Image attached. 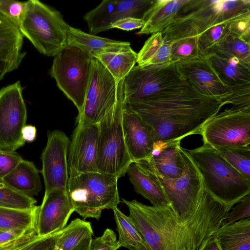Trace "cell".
Instances as JSON below:
<instances>
[{
	"label": "cell",
	"instance_id": "obj_11",
	"mask_svg": "<svg viewBox=\"0 0 250 250\" xmlns=\"http://www.w3.org/2000/svg\"><path fill=\"white\" fill-rule=\"evenodd\" d=\"M119 82L115 80L97 58H92L85 100L83 109L76 118V122L98 124L116 102Z\"/></svg>",
	"mask_w": 250,
	"mask_h": 250
},
{
	"label": "cell",
	"instance_id": "obj_50",
	"mask_svg": "<svg viewBox=\"0 0 250 250\" xmlns=\"http://www.w3.org/2000/svg\"><path fill=\"white\" fill-rule=\"evenodd\" d=\"M13 71L11 67L5 62L0 61V80H1L4 75Z\"/></svg>",
	"mask_w": 250,
	"mask_h": 250
},
{
	"label": "cell",
	"instance_id": "obj_31",
	"mask_svg": "<svg viewBox=\"0 0 250 250\" xmlns=\"http://www.w3.org/2000/svg\"><path fill=\"white\" fill-rule=\"evenodd\" d=\"M39 206L30 209L0 207V230L36 229Z\"/></svg>",
	"mask_w": 250,
	"mask_h": 250
},
{
	"label": "cell",
	"instance_id": "obj_15",
	"mask_svg": "<svg viewBox=\"0 0 250 250\" xmlns=\"http://www.w3.org/2000/svg\"><path fill=\"white\" fill-rule=\"evenodd\" d=\"M76 123L68 148L69 176L98 171V124Z\"/></svg>",
	"mask_w": 250,
	"mask_h": 250
},
{
	"label": "cell",
	"instance_id": "obj_52",
	"mask_svg": "<svg viewBox=\"0 0 250 250\" xmlns=\"http://www.w3.org/2000/svg\"></svg>",
	"mask_w": 250,
	"mask_h": 250
},
{
	"label": "cell",
	"instance_id": "obj_44",
	"mask_svg": "<svg viewBox=\"0 0 250 250\" xmlns=\"http://www.w3.org/2000/svg\"><path fill=\"white\" fill-rule=\"evenodd\" d=\"M145 21L143 19L133 18H126L113 23L112 28H118L125 31H132L134 29H141L143 27Z\"/></svg>",
	"mask_w": 250,
	"mask_h": 250
},
{
	"label": "cell",
	"instance_id": "obj_48",
	"mask_svg": "<svg viewBox=\"0 0 250 250\" xmlns=\"http://www.w3.org/2000/svg\"><path fill=\"white\" fill-rule=\"evenodd\" d=\"M199 250H221L216 240L213 237L207 241Z\"/></svg>",
	"mask_w": 250,
	"mask_h": 250
},
{
	"label": "cell",
	"instance_id": "obj_3",
	"mask_svg": "<svg viewBox=\"0 0 250 250\" xmlns=\"http://www.w3.org/2000/svg\"><path fill=\"white\" fill-rule=\"evenodd\" d=\"M188 151L200 172L204 189L229 210L250 193V180L213 147L204 144Z\"/></svg>",
	"mask_w": 250,
	"mask_h": 250
},
{
	"label": "cell",
	"instance_id": "obj_51",
	"mask_svg": "<svg viewBox=\"0 0 250 250\" xmlns=\"http://www.w3.org/2000/svg\"><path fill=\"white\" fill-rule=\"evenodd\" d=\"M133 250H150V249L144 241V242L138 248Z\"/></svg>",
	"mask_w": 250,
	"mask_h": 250
},
{
	"label": "cell",
	"instance_id": "obj_41",
	"mask_svg": "<svg viewBox=\"0 0 250 250\" xmlns=\"http://www.w3.org/2000/svg\"><path fill=\"white\" fill-rule=\"evenodd\" d=\"M235 205L223 221L222 226L250 218V193L244 197Z\"/></svg>",
	"mask_w": 250,
	"mask_h": 250
},
{
	"label": "cell",
	"instance_id": "obj_39",
	"mask_svg": "<svg viewBox=\"0 0 250 250\" xmlns=\"http://www.w3.org/2000/svg\"><path fill=\"white\" fill-rule=\"evenodd\" d=\"M26 1L0 0V14L19 29L24 17Z\"/></svg>",
	"mask_w": 250,
	"mask_h": 250
},
{
	"label": "cell",
	"instance_id": "obj_32",
	"mask_svg": "<svg viewBox=\"0 0 250 250\" xmlns=\"http://www.w3.org/2000/svg\"><path fill=\"white\" fill-rule=\"evenodd\" d=\"M93 234L91 224L79 218L64 227L58 238L55 250H71L84 238Z\"/></svg>",
	"mask_w": 250,
	"mask_h": 250
},
{
	"label": "cell",
	"instance_id": "obj_42",
	"mask_svg": "<svg viewBox=\"0 0 250 250\" xmlns=\"http://www.w3.org/2000/svg\"><path fill=\"white\" fill-rule=\"evenodd\" d=\"M120 248L115 232L106 229L101 236L92 238L89 250H118Z\"/></svg>",
	"mask_w": 250,
	"mask_h": 250
},
{
	"label": "cell",
	"instance_id": "obj_24",
	"mask_svg": "<svg viewBox=\"0 0 250 250\" xmlns=\"http://www.w3.org/2000/svg\"><path fill=\"white\" fill-rule=\"evenodd\" d=\"M206 56L222 82L229 89L250 83V68L226 54L212 52Z\"/></svg>",
	"mask_w": 250,
	"mask_h": 250
},
{
	"label": "cell",
	"instance_id": "obj_22",
	"mask_svg": "<svg viewBox=\"0 0 250 250\" xmlns=\"http://www.w3.org/2000/svg\"><path fill=\"white\" fill-rule=\"evenodd\" d=\"M181 147V141L156 147L146 161L159 175L170 180L178 179L182 175L185 168Z\"/></svg>",
	"mask_w": 250,
	"mask_h": 250
},
{
	"label": "cell",
	"instance_id": "obj_40",
	"mask_svg": "<svg viewBox=\"0 0 250 250\" xmlns=\"http://www.w3.org/2000/svg\"><path fill=\"white\" fill-rule=\"evenodd\" d=\"M62 230L45 236H39L8 250H55L57 241Z\"/></svg>",
	"mask_w": 250,
	"mask_h": 250
},
{
	"label": "cell",
	"instance_id": "obj_1",
	"mask_svg": "<svg viewBox=\"0 0 250 250\" xmlns=\"http://www.w3.org/2000/svg\"><path fill=\"white\" fill-rule=\"evenodd\" d=\"M150 250H199L222 226L229 210L205 189L193 212L178 216L169 205L147 206L122 199Z\"/></svg>",
	"mask_w": 250,
	"mask_h": 250
},
{
	"label": "cell",
	"instance_id": "obj_23",
	"mask_svg": "<svg viewBox=\"0 0 250 250\" xmlns=\"http://www.w3.org/2000/svg\"><path fill=\"white\" fill-rule=\"evenodd\" d=\"M188 0H154L145 14V23L138 35L163 32L178 17L182 7Z\"/></svg>",
	"mask_w": 250,
	"mask_h": 250
},
{
	"label": "cell",
	"instance_id": "obj_49",
	"mask_svg": "<svg viewBox=\"0 0 250 250\" xmlns=\"http://www.w3.org/2000/svg\"><path fill=\"white\" fill-rule=\"evenodd\" d=\"M92 238V236H88L84 238L71 250H89Z\"/></svg>",
	"mask_w": 250,
	"mask_h": 250
},
{
	"label": "cell",
	"instance_id": "obj_5",
	"mask_svg": "<svg viewBox=\"0 0 250 250\" xmlns=\"http://www.w3.org/2000/svg\"><path fill=\"white\" fill-rule=\"evenodd\" d=\"M70 26L58 11L39 0H30L19 29L40 53L54 57L67 45Z\"/></svg>",
	"mask_w": 250,
	"mask_h": 250
},
{
	"label": "cell",
	"instance_id": "obj_38",
	"mask_svg": "<svg viewBox=\"0 0 250 250\" xmlns=\"http://www.w3.org/2000/svg\"><path fill=\"white\" fill-rule=\"evenodd\" d=\"M227 24L229 34L250 43V10L233 16Z\"/></svg>",
	"mask_w": 250,
	"mask_h": 250
},
{
	"label": "cell",
	"instance_id": "obj_8",
	"mask_svg": "<svg viewBox=\"0 0 250 250\" xmlns=\"http://www.w3.org/2000/svg\"><path fill=\"white\" fill-rule=\"evenodd\" d=\"M176 63L135 65L123 81L125 101L149 98L185 82Z\"/></svg>",
	"mask_w": 250,
	"mask_h": 250
},
{
	"label": "cell",
	"instance_id": "obj_30",
	"mask_svg": "<svg viewBox=\"0 0 250 250\" xmlns=\"http://www.w3.org/2000/svg\"><path fill=\"white\" fill-rule=\"evenodd\" d=\"M170 46V42L164 38L162 32L152 34L137 53L138 65L147 66L171 63Z\"/></svg>",
	"mask_w": 250,
	"mask_h": 250
},
{
	"label": "cell",
	"instance_id": "obj_10",
	"mask_svg": "<svg viewBox=\"0 0 250 250\" xmlns=\"http://www.w3.org/2000/svg\"><path fill=\"white\" fill-rule=\"evenodd\" d=\"M181 151L185 168L180 178L170 180L155 173L164 189L169 206L178 216L187 218L194 211L204 188L200 172L188 149L181 147Z\"/></svg>",
	"mask_w": 250,
	"mask_h": 250
},
{
	"label": "cell",
	"instance_id": "obj_36",
	"mask_svg": "<svg viewBox=\"0 0 250 250\" xmlns=\"http://www.w3.org/2000/svg\"><path fill=\"white\" fill-rule=\"evenodd\" d=\"M36 200L22 194L0 181V207L16 209H30L36 205Z\"/></svg>",
	"mask_w": 250,
	"mask_h": 250
},
{
	"label": "cell",
	"instance_id": "obj_12",
	"mask_svg": "<svg viewBox=\"0 0 250 250\" xmlns=\"http://www.w3.org/2000/svg\"><path fill=\"white\" fill-rule=\"evenodd\" d=\"M20 81L0 90V149L15 151L25 142L21 131L26 125L27 109Z\"/></svg>",
	"mask_w": 250,
	"mask_h": 250
},
{
	"label": "cell",
	"instance_id": "obj_21",
	"mask_svg": "<svg viewBox=\"0 0 250 250\" xmlns=\"http://www.w3.org/2000/svg\"><path fill=\"white\" fill-rule=\"evenodd\" d=\"M126 173L135 191L148 200L152 206L169 205L157 175L146 160L131 163Z\"/></svg>",
	"mask_w": 250,
	"mask_h": 250
},
{
	"label": "cell",
	"instance_id": "obj_19",
	"mask_svg": "<svg viewBox=\"0 0 250 250\" xmlns=\"http://www.w3.org/2000/svg\"><path fill=\"white\" fill-rule=\"evenodd\" d=\"M74 211L67 191L55 190L43 197L37 219V235L45 236L62 229Z\"/></svg>",
	"mask_w": 250,
	"mask_h": 250
},
{
	"label": "cell",
	"instance_id": "obj_6",
	"mask_svg": "<svg viewBox=\"0 0 250 250\" xmlns=\"http://www.w3.org/2000/svg\"><path fill=\"white\" fill-rule=\"evenodd\" d=\"M118 180L98 171L69 176L67 193L74 211L84 220H99L103 210L117 207Z\"/></svg>",
	"mask_w": 250,
	"mask_h": 250
},
{
	"label": "cell",
	"instance_id": "obj_17",
	"mask_svg": "<svg viewBox=\"0 0 250 250\" xmlns=\"http://www.w3.org/2000/svg\"><path fill=\"white\" fill-rule=\"evenodd\" d=\"M176 64L184 78L198 92L223 103L229 97L230 90L221 80L207 56Z\"/></svg>",
	"mask_w": 250,
	"mask_h": 250
},
{
	"label": "cell",
	"instance_id": "obj_20",
	"mask_svg": "<svg viewBox=\"0 0 250 250\" xmlns=\"http://www.w3.org/2000/svg\"><path fill=\"white\" fill-rule=\"evenodd\" d=\"M170 42V62L178 63L200 57L199 35L188 21L177 18L162 32Z\"/></svg>",
	"mask_w": 250,
	"mask_h": 250
},
{
	"label": "cell",
	"instance_id": "obj_18",
	"mask_svg": "<svg viewBox=\"0 0 250 250\" xmlns=\"http://www.w3.org/2000/svg\"><path fill=\"white\" fill-rule=\"evenodd\" d=\"M122 123L125 141L132 162L148 160L155 146L151 131L125 99Z\"/></svg>",
	"mask_w": 250,
	"mask_h": 250
},
{
	"label": "cell",
	"instance_id": "obj_37",
	"mask_svg": "<svg viewBox=\"0 0 250 250\" xmlns=\"http://www.w3.org/2000/svg\"><path fill=\"white\" fill-rule=\"evenodd\" d=\"M227 21L214 25L199 35L198 46L200 56H206L228 35L229 31L227 24Z\"/></svg>",
	"mask_w": 250,
	"mask_h": 250
},
{
	"label": "cell",
	"instance_id": "obj_35",
	"mask_svg": "<svg viewBox=\"0 0 250 250\" xmlns=\"http://www.w3.org/2000/svg\"><path fill=\"white\" fill-rule=\"evenodd\" d=\"M211 52H220L233 57L250 68V43L229 33L209 53Z\"/></svg>",
	"mask_w": 250,
	"mask_h": 250
},
{
	"label": "cell",
	"instance_id": "obj_2",
	"mask_svg": "<svg viewBox=\"0 0 250 250\" xmlns=\"http://www.w3.org/2000/svg\"><path fill=\"white\" fill-rule=\"evenodd\" d=\"M125 101L150 128L155 148L199 134L225 105L222 100L198 92L187 81L149 98Z\"/></svg>",
	"mask_w": 250,
	"mask_h": 250
},
{
	"label": "cell",
	"instance_id": "obj_7",
	"mask_svg": "<svg viewBox=\"0 0 250 250\" xmlns=\"http://www.w3.org/2000/svg\"><path fill=\"white\" fill-rule=\"evenodd\" d=\"M92 58L79 48L67 45L54 57L50 71L57 86L77 107L83 106L88 87Z\"/></svg>",
	"mask_w": 250,
	"mask_h": 250
},
{
	"label": "cell",
	"instance_id": "obj_13",
	"mask_svg": "<svg viewBox=\"0 0 250 250\" xmlns=\"http://www.w3.org/2000/svg\"><path fill=\"white\" fill-rule=\"evenodd\" d=\"M249 10L250 0H188L177 18L189 22L199 35L214 25Z\"/></svg>",
	"mask_w": 250,
	"mask_h": 250
},
{
	"label": "cell",
	"instance_id": "obj_28",
	"mask_svg": "<svg viewBox=\"0 0 250 250\" xmlns=\"http://www.w3.org/2000/svg\"><path fill=\"white\" fill-rule=\"evenodd\" d=\"M213 237L221 250H250V218L220 227Z\"/></svg>",
	"mask_w": 250,
	"mask_h": 250
},
{
	"label": "cell",
	"instance_id": "obj_34",
	"mask_svg": "<svg viewBox=\"0 0 250 250\" xmlns=\"http://www.w3.org/2000/svg\"><path fill=\"white\" fill-rule=\"evenodd\" d=\"M214 148L231 166L250 180V146H223Z\"/></svg>",
	"mask_w": 250,
	"mask_h": 250
},
{
	"label": "cell",
	"instance_id": "obj_45",
	"mask_svg": "<svg viewBox=\"0 0 250 250\" xmlns=\"http://www.w3.org/2000/svg\"><path fill=\"white\" fill-rule=\"evenodd\" d=\"M39 237L37 234L36 230L31 231L13 241L0 244V250H8L30 242Z\"/></svg>",
	"mask_w": 250,
	"mask_h": 250
},
{
	"label": "cell",
	"instance_id": "obj_33",
	"mask_svg": "<svg viewBox=\"0 0 250 250\" xmlns=\"http://www.w3.org/2000/svg\"><path fill=\"white\" fill-rule=\"evenodd\" d=\"M112 210L119 234L118 241L120 247L129 250L138 248L144 240L131 218L124 214L118 207Z\"/></svg>",
	"mask_w": 250,
	"mask_h": 250
},
{
	"label": "cell",
	"instance_id": "obj_29",
	"mask_svg": "<svg viewBox=\"0 0 250 250\" xmlns=\"http://www.w3.org/2000/svg\"><path fill=\"white\" fill-rule=\"evenodd\" d=\"M96 58L119 82L124 80L135 65L137 53L128 45L104 52Z\"/></svg>",
	"mask_w": 250,
	"mask_h": 250
},
{
	"label": "cell",
	"instance_id": "obj_27",
	"mask_svg": "<svg viewBox=\"0 0 250 250\" xmlns=\"http://www.w3.org/2000/svg\"><path fill=\"white\" fill-rule=\"evenodd\" d=\"M67 45L79 48L91 58H97L104 52L130 45V43L98 37L70 26Z\"/></svg>",
	"mask_w": 250,
	"mask_h": 250
},
{
	"label": "cell",
	"instance_id": "obj_46",
	"mask_svg": "<svg viewBox=\"0 0 250 250\" xmlns=\"http://www.w3.org/2000/svg\"><path fill=\"white\" fill-rule=\"evenodd\" d=\"M33 230L28 231L19 230H0V244L13 241Z\"/></svg>",
	"mask_w": 250,
	"mask_h": 250
},
{
	"label": "cell",
	"instance_id": "obj_25",
	"mask_svg": "<svg viewBox=\"0 0 250 250\" xmlns=\"http://www.w3.org/2000/svg\"><path fill=\"white\" fill-rule=\"evenodd\" d=\"M22 44L23 36L18 27L0 14V61L12 70L18 67L25 55Z\"/></svg>",
	"mask_w": 250,
	"mask_h": 250
},
{
	"label": "cell",
	"instance_id": "obj_26",
	"mask_svg": "<svg viewBox=\"0 0 250 250\" xmlns=\"http://www.w3.org/2000/svg\"><path fill=\"white\" fill-rule=\"evenodd\" d=\"M40 172L32 162L23 159L1 181L18 192L33 197L42 189Z\"/></svg>",
	"mask_w": 250,
	"mask_h": 250
},
{
	"label": "cell",
	"instance_id": "obj_16",
	"mask_svg": "<svg viewBox=\"0 0 250 250\" xmlns=\"http://www.w3.org/2000/svg\"><path fill=\"white\" fill-rule=\"evenodd\" d=\"M154 0H104L86 13L83 19L89 34L95 35L111 29L117 21L133 18L143 19Z\"/></svg>",
	"mask_w": 250,
	"mask_h": 250
},
{
	"label": "cell",
	"instance_id": "obj_9",
	"mask_svg": "<svg viewBox=\"0 0 250 250\" xmlns=\"http://www.w3.org/2000/svg\"><path fill=\"white\" fill-rule=\"evenodd\" d=\"M199 134L215 148L250 146V107L231 106L211 117Z\"/></svg>",
	"mask_w": 250,
	"mask_h": 250
},
{
	"label": "cell",
	"instance_id": "obj_47",
	"mask_svg": "<svg viewBox=\"0 0 250 250\" xmlns=\"http://www.w3.org/2000/svg\"><path fill=\"white\" fill-rule=\"evenodd\" d=\"M21 134L25 142H32L36 138V128L32 125H25L22 129Z\"/></svg>",
	"mask_w": 250,
	"mask_h": 250
},
{
	"label": "cell",
	"instance_id": "obj_14",
	"mask_svg": "<svg viewBox=\"0 0 250 250\" xmlns=\"http://www.w3.org/2000/svg\"><path fill=\"white\" fill-rule=\"evenodd\" d=\"M70 142L67 136L61 130H54L47 133V143L41 156V172L45 186L43 197L55 190L67 191Z\"/></svg>",
	"mask_w": 250,
	"mask_h": 250
},
{
	"label": "cell",
	"instance_id": "obj_43",
	"mask_svg": "<svg viewBox=\"0 0 250 250\" xmlns=\"http://www.w3.org/2000/svg\"><path fill=\"white\" fill-rule=\"evenodd\" d=\"M23 160L16 152L0 149V181L12 172Z\"/></svg>",
	"mask_w": 250,
	"mask_h": 250
},
{
	"label": "cell",
	"instance_id": "obj_4",
	"mask_svg": "<svg viewBox=\"0 0 250 250\" xmlns=\"http://www.w3.org/2000/svg\"><path fill=\"white\" fill-rule=\"evenodd\" d=\"M123 81L118 83L117 97L114 105L98 124L97 171L118 179L125 175L132 163L125 143L123 128Z\"/></svg>",
	"mask_w": 250,
	"mask_h": 250
}]
</instances>
